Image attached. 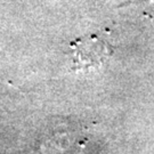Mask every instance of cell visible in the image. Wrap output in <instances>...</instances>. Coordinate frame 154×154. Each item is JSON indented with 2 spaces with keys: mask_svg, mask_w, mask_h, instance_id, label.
<instances>
[{
  "mask_svg": "<svg viewBox=\"0 0 154 154\" xmlns=\"http://www.w3.org/2000/svg\"><path fill=\"white\" fill-rule=\"evenodd\" d=\"M71 48L73 50V67L78 71L97 69L112 55L110 45L95 35L78 39L71 44Z\"/></svg>",
  "mask_w": 154,
  "mask_h": 154,
  "instance_id": "obj_1",
  "label": "cell"
}]
</instances>
